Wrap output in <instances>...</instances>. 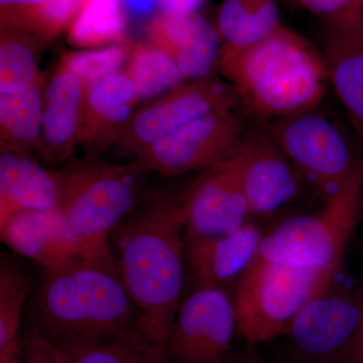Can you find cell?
<instances>
[{"instance_id": "6", "label": "cell", "mask_w": 363, "mask_h": 363, "mask_svg": "<svg viewBox=\"0 0 363 363\" xmlns=\"http://www.w3.org/2000/svg\"><path fill=\"white\" fill-rule=\"evenodd\" d=\"M362 189L363 159L319 212L286 218L264 234L259 257L288 266L338 272L351 235L359 225Z\"/></svg>"}, {"instance_id": "29", "label": "cell", "mask_w": 363, "mask_h": 363, "mask_svg": "<svg viewBox=\"0 0 363 363\" xmlns=\"http://www.w3.org/2000/svg\"><path fill=\"white\" fill-rule=\"evenodd\" d=\"M130 45L123 42L94 49L66 52L62 55L58 67L70 72L86 85H90L121 71L130 58Z\"/></svg>"}, {"instance_id": "20", "label": "cell", "mask_w": 363, "mask_h": 363, "mask_svg": "<svg viewBox=\"0 0 363 363\" xmlns=\"http://www.w3.org/2000/svg\"><path fill=\"white\" fill-rule=\"evenodd\" d=\"M61 189L56 171H48L30 156L1 152L0 222L20 212L59 208Z\"/></svg>"}, {"instance_id": "1", "label": "cell", "mask_w": 363, "mask_h": 363, "mask_svg": "<svg viewBox=\"0 0 363 363\" xmlns=\"http://www.w3.org/2000/svg\"><path fill=\"white\" fill-rule=\"evenodd\" d=\"M182 193L162 192L140 203L108 243L135 306L138 328L162 345L180 307L185 277Z\"/></svg>"}, {"instance_id": "38", "label": "cell", "mask_w": 363, "mask_h": 363, "mask_svg": "<svg viewBox=\"0 0 363 363\" xmlns=\"http://www.w3.org/2000/svg\"><path fill=\"white\" fill-rule=\"evenodd\" d=\"M363 223V189L360 196L359 206H358V224Z\"/></svg>"}, {"instance_id": "26", "label": "cell", "mask_w": 363, "mask_h": 363, "mask_svg": "<svg viewBox=\"0 0 363 363\" xmlns=\"http://www.w3.org/2000/svg\"><path fill=\"white\" fill-rule=\"evenodd\" d=\"M38 38L20 30H1L0 94L20 92L43 78L38 68Z\"/></svg>"}, {"instance_id": "34", "label": "cell", "mask_w": 363, "mask_h": 363, "mask_svg": "<svg viewBox=\"0 0 363 363\" xmlns=\"http://www.w3.org/2000/svg\"><path fill=\"white\" fill-rule=\"evenodd\" d=\"M224 363H267V362L257 350V345L247 344V346L240 350H231Z\"/></svg>"}, {"instance_id": "40", "label": "cell", "mask_w": 363, "mask_h": 363, "mask_svg": "<svg viewBox=\"0 0 363 363\" xmlns=\"http://www.w3.org/2000/svg\"><path fill=\"white\" fill-rule=\"evenodd\" d=\"M362 30L363 33V14H362Z\"/></svg>"}, {"instance_id": "25", "label": "cell", "mask_w": 363, "mask_h": 363, "mask_svg": "<svg viewBox=\"0 0 363 363\" xmlns=\"http://www.w3.org/2000/svg\"><path fill=\"white\" fill-rule=\"evenodd\" d=\"M124 72L135 83L140 100L156 99L186 80L173 60L152 44L131 48Z\"/></svg>"}, {"instance_id": "16", "label": "cell", "mask_w": 363, "mask_h": 363, "mask_svg": "<svg viewBox=\"0 0 363 363\" xmlns=\"http://www.w3.org/2000/svg\"><path fill=\"white\" fill-rule=\"evenodd\" d=\"M264 234L247 222L236 230L214 236L185 238V257L199 286H224L240 279L259 255Z\"/></svg>"}, {"instance_id": "31", "label": "cell", "mask_w": 363, "mask_h": 363, "mask_svg": "<svg viewBox=\"0 0 363 363\" xmlns=\"http://www.w3.org/2000/svg\"><path fill=\"white\" fill-rule=\"evenodd\" d=\"M26 363H58L49 344L39 334L33 332L26 341Z\"/></svg>"}, {"instance_id": "28", "label": "cell", "mask_w": 363, "mask_h": 363, "mask_svg": "<svg viewBox=\"0 0 363 363\" xmlns=\"http://www.w3.org/2000/svg\"><path fill=\"white\" fill-rule=\"evenodd\" d=\"M85 2L86 0H45L18 14L1 30H20L33 33L43 40L52 39L70 30Z\"/></svg>"}, {"instance_id": "36", "label": "cell", "mask_w": 363, "mask_h": 363, "mask_svg": "<svg viewBox=\"0 0 363 363\" xmlns=\"http://www.w3.org/2000/svg\"><path fill=\"white\" fill-rule=\"evenodd\" d=\"M340 363H363V321Z\"/></svg>"}, {"instance_id": "33", "label": "cell", "mask_w": 363, "mask_h": 363, "mask_svg": "<svg viewBox=\"0 0 363 363\" xmlns=\"http://www.w3.org/2000/svg\"><path fill=\"white\" fill-rule=\"evenodd\" d=\"M161 13L177 16L197 13L204 0H157Z\"/></svg>"}, {"instance_id": "13", "label": "cell", "mask_w": 363, "mask_h": 363, "mask_svg": "<svg viewBox=\"0 0 363 363\" xmlns=\"http://www.w3.org/2000/svg\"><path fill=\"white\" fill-rule=\"evenodd\" d=\"M235 154L252 215L281 209L295 201L307 185L262 124L250 126Z\"/></svg>"}, {"instance_id": "4", "label": "cell", "mask_w": 363, "mask_h": 363, "mask_svg": "<svg viewBox=\"0 0 363 363\" xmlns=\"http://www.w3.org/2000/svg\"><path fill=\"white\" fill-rule=\"evenodd\" d=\"M61 189L59 209L86 259L108 247L109 238L138 206L140 178L135 162L108 164L88 156L56 171Z\"/></svg>"}, {"instance_id": "3", "label": "cell", "mask_w": 363, "mask_h": 363, "mask_svg": "<svg viewBox=\"0 0 363 363\" xmlns=\"http://www.w3.org/2000/svg\"><path fill=\"white\" fill-rule=\"evenodd\" d=\"M35 323V333L58 348L138 327L135 306L109 245L95 259L45 272Z\"/></svg>"}, {"instance_id": "18", "label": "cell", "mask_w": 363, "mask_h": 363, "mask_svg": "<svg viewBox=\"0 0 363 363\" xmlns=\"http://www.w3.org/2000/svg\"><path fill=\"white\" fill-rule=\"evenodd\" d=\"M329 84L345 109L363 150L362 23H328L323 51Z\"/></svg>"}, {"instance_id": "10", "label": "cell", "mask_w": 363, "mask_h": 363, "mask_svg": "<svg viewBox=\"0 0 363 363\" xmlns=\"http://www.w3.org/2000/svg\"><path fill=\"white\" fill-rule=\"evenodd\" d=\"M363 321L359 286L334 281L298 311L284 332L298 363H340Z\"/></svg>"}, {"instance_id": "27", "label": "cell", "mask_w": 363, "mask_h": 363, "mask_svg": "<svg viewBox=\"0 0 363 363\" xmlns=\"http://www.w3.org/2000/svg\"><path fill=\"white\" fill-rule=\"evenodd\" d=\"M30 279L20 267L2 259L0 267V353L18 350V334Z\"/></svg>"}, {"instance_id": "7", "label": "cell", "mask_w": 363, "mask_h": 363, "mask_svg": "<svg viewBox=\"0 0 363 363\" xmlns=\"http://www.w3.org/2000/svg\"><path fill=\"white\" fill-rule=\"evenodd\" d=\"M259 124L323 203L336 194L362 161L357 136H351L320 106Z\"/></svg>"}, {"instance_id": "39", "label": "cell", "mask_w": 363, "mask_h": 363, "mask_svg": "<svg viewBox=\"0 0 363 363\" xmlns=\"http://www.w3.org/2000/svg\"><path fill=\"white\" fill-rule=\"evenodd\" d=\"M360 250H362V272H360V281L358 286H359L360 291L363 294V240L362 241V248H360Z\"/></svg>"}, {"instance_id": "15", "label": "cell", "mask_w": 363, "mask_h": 363, "mask_svg": "<svg viewBox=\"0 0 363 363\" xmlns=\"http://www.w3.org/2000/svg\"><path fill=\"white\" fill-rule=\"evenodd\" d=\"M150 44L173 60L186 79L199 80L213 75L220 56V37L198 13H160L149 26Z\"/></svg>"}, {"instance_id": "9", "label": "cell", "mask_w": 363, "mask_h": 363, "mask_svg": "<svg viewBox=\"0 0 363 363\" xmlns=\"http://www.w3.org/2000/svg\"><path fill=\"white\" fill-rule=\"evenodd\" d=\"M243 106L238 90L213 75L182 84L133 112L112 138L117 152L135 157L152 143L211 112Z\"/></svg>"}, {"instance_id": "17", "label": "cell", "mask_w": 363, "mask_h": 363, "mask_svg": "<svg viewBox=\"0 0 363 363\" xmlns=\"http://www.w3.org/2000/svg\"><path fill=\"white\" fill-rule=\"evenodd\" d=\"M87 87L60 67L45 86L40 140L43 157L50 164L68 160L79 143Z\"/></svg>"}, {"instance_id": "19", "label": "cell", "mask_w": 363, "mask_h": 363, "mask_svg": "<svg viewBox=\"0 0 363 363\" xmlns=\"http://www.w3.org/2000/svg\"><path fill=\"white\" fill-rule=\"evenodd\" d=\"M140 101L135 83L124 71L88 85L79 145L96 157L111 147L117 131L133 116Z\"/></svg>"}, {"instance_id": "5", "label": "cell", "mask_w": 363, "mask_h": 363, "mask_svg": "<svg viewBox=\"0 0 363 363\" xmlns=\"http://www.w3.org/2000/svg\"><path fill=\"white\" fill-rule=\"evenodd\" d=\"M337 274L278 264L257 255L236 286V330L252 345L283 335L298 311L324 292Z\"/></svg>"}, {"instance_id": "12", "label": "cell", "mask_w": 363, "mask_h": 363, "mask_svg": "<svg viewBox=\"0 0 363 363\" xmlns=\"http://www.w3.org/2000/svg\"><path fill=\"white\" fill-rule=\"evenodd\" d=\"M182 195L185 238L231 233L252 215L236 154L202 171Z\"/></svg>"}, {"instance_id": "22", "label": "cell", "mask_w": 363, "mask_h": 363, "mask_svg": "<svg viewBox=\"0 0 363 363\" xmlns=\"http://www.w3.org/2000/svg\"><path fill=\"white\" fill-rule=\"evenodd\" d=\"M49 346L58 363H168L164 345L150 340L138 327L67 347Z\"/></svg>"}, {"instance_id": "37", "label": "cell", "mask_w": 363, "mask_h": 363, "mask_svg": "<svg viewBox=\"0 0 363 363\" xmlns=\"http://www.w3.org/2000/svg\"><path fill=\"white\" fill-rule=\"evenodd\" d=\"M0 363H26V362L21 359L20 353L16 350L0 353Z\"/></svg>"}, {"instance_id": "21", "label": "cell", "mask_w": 363, "mask_h": 363, "mask_svg": "<svg viewBox=\"0 0 363 363\" xmlns=\"http://www.w3.org/2000/svg\"><path fill=\"white\" fill-rule=\"evenodd\" d=\"M44 77L20 92L0 94V145L1 152L43 157L42 123Z\"/></svg>"}, {"instance_id": "11", "label": "cell", "mask_w": 363, "mask_h": 363, "mask_svg": "<svg viewBox=\"0 0 363 363\" xmlns=\"http://www.w3.org/2000/svg\"><path fill=\"white\" fill-rule=\"evenodd\" d=\"M236 314L223 288L199 286L181 302L167 339L168 363H224L231 351Z\"/></svg>"}, {"instance_id": "30", "label": "cell", "mask_w": 363, "mask_h": 363, "mask_svg": "<svg viewBox=\"0 0 363 363\" xmlns=\"http://www.w3.org/2000/svg\"><path fill=\"white\" fill-rule=\"evenodd\" d=\"M301 6L328 23H362L363 0H298Z\"/></svg>"}, {"instance_id": "32", "label": "cell", "mask_w": 363, "mask_h": 363, "mask_svg": "<svg viewBox=\"0 0 363 363\" xmlns=\"http://www.w3.org/2000/svg\"><path fill=\"white\" fill-rule=\"evenodd\" d=\"M43 1L45 0H0L1 28H6L23 11L38 6Z\"/></svg>"}, {"instance_id": "14", "label": "cell", "mask_w": 363, "mask_h": 363, "mask_svg": "<svg viewBox=\"0 0 363 363\" xmlns=\"http://www.w3.org/2000/svg\"><path fill=\"white\" fill-rule=\"evenodd\" d=\"M1 241L45 272L54 271L86 259L59 208L20 212L0 222Z\"/></svg>"}, {"instance_id": "23", "label": "cell", "mask_w": 363, "mask_h": 363, "mask_svg": "<svg viewBox=\"0 0 363 363\" xmlns=\"http://www.w3.org/2000/svg\"><path fill=\"white\" fill-rule=\"evenodd\" d=\"M279 26L277 0H224L216 30L222 45L242 49L264 39Z\"/></svg>"}, {"instance_id": "8", "label": "cell", "mask_w": 363, "mask_h": 363, "mask_svg": "<svg viewBox=\"0 0 363 363\" xmlns=\"http://www.w3.org/2000/svg\"><path fill=\"white\" fill-rule=\"evenodd\" d=\"M245 107L211 112L182 126L133 157L143 174L204 171L233 157L250 128Z\"/></svg>"}, {"instance_id": "35", "label": "cell", "mask_w": 363, "mask_h": 363, "mask_svg": "<svg viewBox=\"0 0 363 363\" xmlns=\"http://www.w3.org/2000/svg\"><path fill=\"white\" fill-rule=\"evenodd\" d=\"M125 13L131 14L135 18H149L157 11V0H121Z\"/></svg>"}, {"instance_id": "24", "label": "cell", "mask_w": 363, "mask_h": 363, "mask_svg": "<svg viewBox=\"0 0 363 363\" xmlns=\"http://www.w3.org/2000/svg\"><path fill=\"white\" fill-rule=\"evenodd\" d=\"M125 11L121 0H86L68 30L69 44L94 49L124 42Z\"/></svg>"}, {"instance_id": "2", "label": "cell", "mask_w": 363, "mask_h": 363, "mask_svg": "<svg viewBox=\"0 0 363 363\" xmlns=\"http://www.w3.org/2000/svg\"><path fill=\"white\" fill-rule=\"evenodd\" d=\"M217 70L257 123L316 108L330 85L323 54L281 25L250 47L221 45Z\"/></svg>"}]
</instances>
